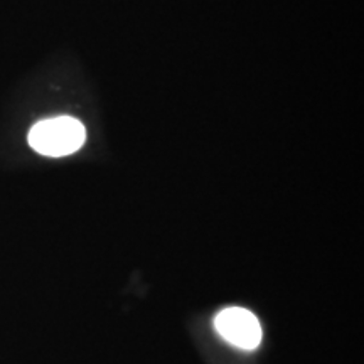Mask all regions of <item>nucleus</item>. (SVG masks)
<instances>
[{"label":"nucleus","mask_w":364,"mask_h":364,"mask_svg":"<svg viewBox=\"0 0 364 364\" xmlns=\"http://www.w3.org/2000/svg\"><path fill=\"white\" fill-rule=\"evenodd\" d=\"M86 140L83 124L71 117L41 120L29 132V144L36 152L48 157H65L81 149Z\"/></svg>","instance_id":"nucleus-1"},{"label":"nucleus","mask_w":364,"mask_h":364,"mask_svg":"<svg viewBox=\"0 0 364 364\" xmlns=\"http://www.w3.org/2000/svg\"><path fill=\"white\" fill-rule=\"evenodd\" d=\"M215 327L223 339L236 348L252 351L262 343V326L253 312L241 307H230L218 314Z\"/></svg>","instance_id":"nucleus-2"}]
</instances>
